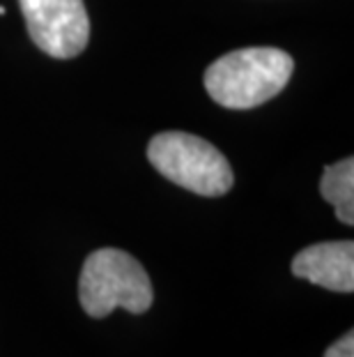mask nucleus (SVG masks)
<instances>
[{"label":"nucleus","mask_w":354,"mask_h":357,"mask_svg":"<svg viewBox=\"0 0 354 357\" xmlns=\"http://www.w3.org/2000/svg\"><path fill=\"white\" fill-rule=\"evenodd\" d=\"M292 70H295V60L281 49H237L207 67L205 90L225 109H255L288 86Z\"/></svg>","instance_id":"1"},{"label":"nucleus","mask_w":354,"mask_h":357,"mask_svg":"<svg viewBox=\"0 0 354 357\" xmlns=\"http://www.w3.org/2000/svg\"><path fill=\"white\" fill-rule=\"evenodd\" d=\"M79 300L88 316L106 318L113 309L145 314L152 307L154 291L147 272L122 249H97L83 263Z\"/></svg>","instance_id":"2"},{"label":"nucleus","mask_w":354,"mask_h":357,"mask_svg":"<svg viewBox=\"0 0 354 357\" xmlns=\"http://www.w3.org/2000/svg\"><path fill=\"white\" fill-rule=\"evenodd\" d=\"M147 159L163 178L207 199L228 194L235 182L221 150L186 132L156 134L147 146Z\"/></svg>","instance_id":"3"},{"label":"nucleus","mask_w":354,"mask_h":357,"mask_svg":"<svg viewBox=\"0 0 354 357\" xmlns=\"http://www.w3.org/2000/svg\"><path fill=\"white\" fill-rule=\"evenodd\" d=\"M30 40L51 58H77L90 42L83 0H19Z\"/></svg>","instance_id":"4"},{"label":"nucleus","mask_w":354,"mask_h":357,"mask_svg":"<svg viewBox=\"0 0 354 357\" xmlns=\"http://www.w3.org/2000/svg\"><path fill=\"white\" fill-rule=\"evenodd\" d=\"M292 275L311 281L327 291L352 293L354 291V242H318L295 256Z\"/></svg>","instance_id":"5"},{"label":"nucleus","mask_w":354,"mask_h":357,"mask_svg":"<svg viewBox=\"0 0 354 357\" xmlns=\"http://www.w3.org/2000/svg\"><path fill=\"white\" fill-rule=\"evenodd\" d=\"M320 194L327 203L334 205L336 217L345 226L354 224V159H341L322 173Z\"/></svg>","instance_id":"6"},{"label":"nucleus","mask_w":354,"mask_h":357,"mask_svg":"<svg viewBox=\"0 0 354 357\" xmlns=\"http://www.w3.org/2000/svg\"><path fill=\"white\" fill-rule=\"evenodd\" d=\"M325 357H354V332H345L341 339L334 341L325 351Z\"/></svg>","instance_id":"7"}]
</instances>
